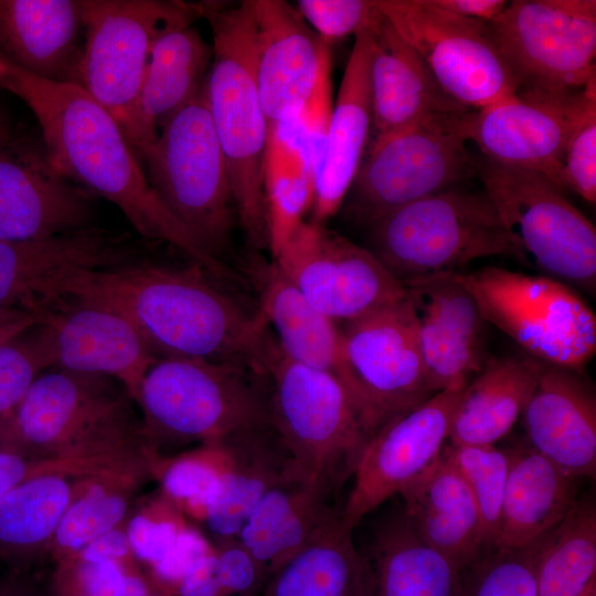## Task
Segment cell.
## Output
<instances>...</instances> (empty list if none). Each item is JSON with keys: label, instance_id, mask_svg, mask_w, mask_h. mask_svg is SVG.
<instances>
[{"label": "cell", "instance_id": "ffe728a7", "mask_svg": "<svg viewBox=\"0 0 596 596\" xmlns=\"http://www.w3.org/2000/svg\"><path fill=\"white\" fill-rule=\"evenodd\" d=\"M91 195L17 136L0 151V242L50 238L89 227Z\"/></svg>", "mask_w": 596, "mask_h": 596}, {"label": "cell", "instance_id": "e0dca14e", "mask_svg": "<svg viewBox=\"0 0 596 596\" xmlns=\"http://www.w3.org/2000/svg\"><path fill=\"white\" fill-rule=\"evenodd\" d=\"M273 260L337 324L360 319L406 295L365 246L323 224L302 222Z\"/></svg>", "mask_w": 596, "mask_h": 596}, {"label": "cell", "instance_id": "9a60e30c", "mask_svg": "<svg viewBox=\"0 0 596 596\" xmlns=\"http://www.w3.org/2000/svg\"><path fill=\"white\" fill-rule=\"evenodd\" d=\"M376 4L458 104L479 109L517 93L487 22L446 12L430 0H376Z\"/></svg>", "mask_w": 596, "mask_h": 596}, {"label": "cell", "instance_id": "11a10c76", "mask_svg": "<svg viewBox=\"0 0 596 596\" xmlns=\"http://www.w3.org/2000/svg\"><path fill=\"white\" fill-rule=\"evenodd\" d=\"M74 555L88 560L110 558L126 561L135 558L125 532V526L115 529L97 538Z\"/></svg>", "mask_w": 596, "mask_h": 596}, {"label": "cell", "instance_id": "f6af8a7d", "mask_svg": "<svg viewBox=\"0 0 596 596\" xmlns=\"http://www.w3.org/2000/svg\"><path fill=\"white\" fill-rule=\"evenodd\" d=\"M52 366L39 323L0 342V417L12 418L33 382Z\"/></svg>", "mask_w": 596, "mask_h": 596}, {"label": "cell", "instance_id": "8d00e7d4", "mask_svg": "<svg viewBox=\"0 0 596 596\" xmlns=\"http://www.w3.org/2000/svg\"><path fill=\"white\" fill-rule=\"evenodd\" d=\"M91 477L43 473L9 491L0 499V554L22 561L46 552L65 512Z\"/></svg>", "mask_w": 596, "mask_h": 596}, {"label": "cell", "instance_id": "484cf974", "mask_svg": "<svg viewBox=\"0 0 596 596\" xmlns=\"http://www.w3.org/2000/svg\"><path fill=\"white\" fill-rule=\"evenodd\" d=\"M82 0H0V56L42 79L78 85Z\"/></svg>", "mask_w": 596, "mask_h": 596}, {"label": "cell", "instance_id": "ee69618b", "mask_svg": "<svg viewBox=\"0 0 596 596\" xmlns=\"http://www.w3.org/2000/svg\"><path fill=\"white\" fill-rule=\"evenodd\" d=\"M221 475V456L214 445L160 459L155 473L163 496L180 511L202 521L220 492Z\"/></svg>", "mask_w": 596, "mask_h": 596}, {"label": "cell", "instance_id": "ac0fdd59", "mask_svg": "<svg viewBox=\"0 0 596 596\" xmlns=\"http://www.w3.org/2000/svg\"><path fill=\"white\" fill-rule=\"evenodd\" d=\"M461 389L435 393L386 423L370 439L342 504V522L349 530L353 531L369 513L398 494L437 460L449 440Z\"/></svg>", "mask_w": 596, "mask_h": 596}, {"label": "cell", "instance_id": "8fae6325", "mask_svg": "<svg viewBox=\"0 0 596 596\" xmlns=\"http://www.w3.org/2000/svg\"><path fill=\"white\" fill-rule=\"evenodd\" d=\"M483 191L529 266L592 292L596 284L594 225L545 175L491 162L476 163Z\"/></svg>", "mask_w": 596, "mask_h": 596}, {"label": "cell", "instance_id": "ba28073f", "mask_svg": "<svg viewBox=\"0 0 596 596\" xmlns=\"http://www.w3.org/2000/svg\"><path fill=\"white\" fill-rule=\"evenodd\" d=\"M85 29L78 85L117 121L135 153L152 142L140 92L156 40L203 18V2L82 0Z\"/></svg>", "mask_w": 596, "mask_h": 596}, {"label": "cell", "instance_id": "5bb4252c", "mask_svg": "<svg viewBox=\"0 0 596 596\" xmlns=\"http://www.w3.org/2000/svg\"><path fill=\"white\" fill-rule=\"evenodd\" d=\"M487 23L517 92L571 94L596 77L595 0H515Z\"/></svg>", "mask_w": 596, "mask_h": 596}, {"label": "cell", "instance_id": "680465c9", "mask_svg": "<svg viewBox=\"0 0 596 596\" xmlns=\"http://www.w3.org/2000/svg\"><path fill=\"white\" fill-rule=\"evenodd\" d=\"M0 596H41V593L25 572L13 568L0 581Z\"/></svg>", "mask_w": 596, "mask_h": 596}, {"label": "cell", "instance_id": "d6986e66", "mask_svg": "<svg viewBox=\"0 0 596 596\" xmlns=\"http://www.w3.org/2000/svg\"><path fill=\"white\" fill-rule=\"evenodd\" d=\"M53 366L118 381L135 401L139 385L158 360L134 324L102 306L55 299L34 311Z\"/></svg>", "mask_w": 596, "mask_h": 596}, {"label": "cell", "instance_id": "e575fe53", "mask_svg": "<svg viewBox=\"0 0 596 596\" xmlns=\"http://www.w3.org/2000/svg\"><path fill=\"white\" fill-rule=\"evenodd\" d=\"M213 58L198 29L170 30L155 42L140 92V114L153 141L160 128L201 91Z\"/></svg>", "mask_w": 596, "mask_h": 596}, {"label": "cell", "instance_id": "d4e9b609", "mask_svg": "<svg viewBox=\"0 0 596 596\" xmlns=\"http://www.w3.org/2000/svg\"><path fill=\"white\" fill-rule=\"evenodd\" d=\"M528 445L568 475L596 473V395L583 370L542 362L522 413Z\"/></svg>", "mask_w": 596, "mask_h": 596}, {"label": "cell", "instance_id": "f907efd6", "mask_svg": "<svg viewBox=\"0 0 596 596\" xmlns=\"http://www.w3.org/2000/svg\"><path fill=\"white\" fill-rule=\"evenodd\" d=\"M214 550L221 596H258L266 577L238 540H219Z\"/></svg>", "mask_w": 596, "mask_h": 596}, {"label": "cell", "instance_id": "9c48e42d", "mask_svg": "<svg viewBox=\"0 0 596 596\" xmlns=\"http://www.w3.org/2000/svg\"><path fill=\"white\" fill-rule=\"evenodd\" d=\"M136 156L167 210L219 259L230 243L236 211L204 84Z\"/></svg>", "mask_w": 596, "mask_h": 596}, {"label": "cell", "instance_id": "9f6ffc18", "mask_svg": "<svg viewBox=\"0 0 596 596\" xmlns=\"http://www.w3.org/2000/svg\"><path fill=\"white\" fill-rule=\"evenodd\" d=\"M430 2L446 12L483 22L494 20L508 4L504 0H430Z\"/></svg>", "mask_w": 596, "mask_h": 596}, {"label": "cell", "instance_id": "30bf717a", "mask_svg": "<svg viewBox=\"0 0 596 596\" xmlns=\"http://www.w3.org/2000/svg\"><path fill=\"white\" fill-rule=\"evenodd\" d=\"M481 316L525 354L583 370L596 352V317L570 285L550 276L486 266L454 273Z\"/></svg>", "mask_w": 596, "mask_h": 596}, {"label": "cell", "instance_id": "94428289", "mask_svg": "<svg viewBox=\"0 0 596 596\" xmlns=\"http://www.w3.org/2000/svg\"><path fill=\"white\" fill-rule=\"evenodd\" d=\"M17 137L12 123L0 104V151L4 149Z\"/></svg>", "mask_w": 596, "mask_h": 596}, {"label": "cell", "instance_id": "6f0895ef", "mask_svg": "<svg viewBox=\"0 0 596 596\" xmlns=\"http://www.w3.org/2000/svg\"><path fill=\"white\" fill-rule=\"evenodd\" d=\"M38 323L36 316L21 308H0V342Z\"/></svg>", "mask_w": 596, "mask_h": 596}, {"label": "cell", "instance_id": "681fc988", "mask_svg": "<svg viewBox=\"0 0 596 596\" xmlns=\"http://www.w3.org/2000/svg\"><path fill=\"white\" fill-rule=\"evenodd\" d=\"M562 187L589 204L596 202V107L587 111L567 141L562 161Z\"/></svg>", "mask_w": 596, "mask_h": 596}, {"label": "cell", "instance_id": "91938a15", "mask_svg": "<svg viewBox=\"0 0 596 596\" xmlns=\"http://www.w3.org/2000/svg\"><path fill=\"white\" fill-rule=\"evenodd\" d=\"M4 448L21 450L14 434L12 418L0 417V449Z\"/></svg>", "mask_w": 596, "mask_h": 596}, {"label": "cell", "instance_id": "d6a6232c", "mask_svg": "<svg viewBox=\"0 0 596 596\" xmlns=\"http://www.w3.org/2000/svg\"><path fill=\"white\" fill-rule=\"evenodd\" d=\"M541 366L525 353L487 358L460 391L448 441L494 445L504 437L522 415Z\"/></svg>", "mask_w": 596, "mask_h": 596}, {"label": "cell", "instance_id": "7dc6e473", "mask_svg": "<svg viewBox=\"0 0 596 596\" xmlns=\"http://www.w3.org/2000/svg\"><path fill=\"white\" fill-rule=\"evenodd\" d=\"M296 9L329 45L364 30L377 29L384 20L376 0H299Z\"/></svg>", "mask_w": 596, "mask_h": 596}, {"label": "cell", "instance_id": "ab89813d", "mask_svg": "<svg viewBox=\"0 0 596 596\" xmlns=\"http://www.w3.org/2000/svg\"><path fill=\"white\" fill-rule=\"evenodd\" d=\"M313 194V170L302 151L274 132L264 159L267 245L275 257L305 222Z\"/></svg>", "mask_w": 596, "mask_h": 596}, {"label": "cell", "instance_id": "7c38bea8", "mask_svg": "<svg viewBox=\"0 0 596 596\" xmlns=\"http://www.w3.org/2000/svg\"><path fill=\"white\" fill-rule=\"evenodd\" d=\"M465 114L425 118L369 142L342 205L348 216L366 226L397 207L460 188L476 172L458 132Z\"/></svg>", "mask_w": 596, "mask_h": 596}, {"label": "cell", "instance_id": "816d5d0a", "mask_svg": "<svg viewBox=\"0 0 596 596\" xmlns=\"http://www.w3.org/2000/svg\"><path fill=\"white\" fill-rule=\"evenodd\" d=\"M213 549L201 532L184 525L168 553L149 567L148 577L153 590L173 596L178 583L192 563Z\"/></svg>", "mask_w": 596, "mask_h": 596}, {"label": "cell", "instance_id": "83f0119b", "mask_svg": "<svg viewBox=\"0 0 596 596\" xmlns=\"http://www.w3.org/2000/svg\"><path fill=\"white\" fill-rule=\"evenodd\" d=\"M398 494L402 511L416 533L460 573L487 552L472 492L444 448L437 460Z\"/></svg>", "mask_w": 596, "mask_h": 596}, {"label": "cell", "instance_id": "277c9868", "mask_svg": "<svg viewBox=\"0 0 596 596\" xmlns=\"http://www.w3.org/2000/svg\"><path fill=\"white\" fill-rule=\"evenodd\" d=\"M212 30L213 58L204 87L226 161L236 217L253 248L267 245L264 159L268 127L256 79L252 0L203 2Z\"/></svg>", "mask_w": 596, "mask_h": 596}, {"label": "cell", "instance_id": "be15d7a7", "mask_svg": "<svg viewBox=\"0 0 596 596\" xmlns=\"http://www.w3.org/2000/svg\"><path fill=\"white\" fill-rule=\"evenodd\" d=\"M148 596H168V595H164V594H161V593H157V592H152V593L149 594Z\"/></svg>", "mask_w": 596, "mask_h": 596}, {"label": "cell", "instance_id": "4316f807", "mask_svg": "<svg viewBox=\"0 0 596 596\" xmlns=\"http://www.w3.org/2000/svg\"><path fill=\"white\" fill-rule=\"evenodd\" d=\"M370 85L369 142L425 118L470 110L445 93L422 57L385 18L375 32Z\"/></svg>", "mask_w": 596, "mask_h": 596}, {"label": "cell", "instance_id": "6125c7cd", "mask_svg": "<svg viewBox=\"0 0 596 596\" xmlns=\"http://www.w3.org/2000/svg\"><path fill=\"white\" fill-rule=\"evenodd\" d=\"M582 596H596V581H593Z\"/></svg>", "mask_w": 596, "mask_h": 596}, {"label": "cell", "instance_id": "db71d44e", "mask_svg": "<svg viewBox=\"0 0 596 596\" xmlns=\"http://www.w3.org/2000/svg\"><path fill=\"white\" fill-rule=\"evenodd\" d=\"M173 596H221L214 549L192 563L178 583Z\"/></svg>", "mask_w": 596, "mask_h": 596}, {"label": "cell", "instance_id": "836d02e7", "mask_svg": "<svg viewBox=\"0 0 596 596\" xmlns=\"http://www.w3.org/2000/svg\"><path fill=\"white\" fill-rule=\"evenodd\" d=\"M251 275L258 311L275 331L281 351L291 360L337 375L341 329L317 310L272 259L254 258Z\"/></svg>", "mask_w": 596, "mask_h": 596}, {"label": "cell", "instance_id": "b9f144b4", "mask_svg": "<svg viewBox=\"0 0 596 596\" xmlns=\"http://www.w3.org/2000/svg\"><path fill=\"white\" fill-rule=\"evenodd\" d=\"M549 533L521 547L483 553L461 572L459 596H536V567Z\"/></svg>", "mask_w": 596, "mask_h": 596}, {"label": "cell", "instance_id": "bcb514c9", "mask_svg": "<svg viewBox=\"0 0 596 596\" xmlns=\"http://www.w3.org/2000/svg\"><path fill=\"white\" fill-rule=\"evenodd\" d=\"M330 47L327 44L323 50L317 83L298 117L290 124L279 126L273 131L302 151L313 170V174L326 140L333 106Z\"/></svg>", "mask_w": 596, "mask_h": 596}, {"label": "cell", "instance_id": "4fadbf2b", "mask_svg": "<svg viewBox=\"0 0 596 596\" xmlns=\"http://www.w3.org/2000/svg\"><path fill=\"white\" fill-rule=\"evenodd\" d=\"M340 329L337 376L361 412L372 437L386 423L434 395L407 292Z\"/></svg>", "mask_w": 596, "mask_h": 596}, {"label": "cell", "instance_id": "c3c4849f", "mask_svg": "<svg viewBox=\"0 0 596 596\" xmlns=\"http://www.w3.org/2000/svg\"><path fill=\"white\" fill-rule=\"evenodd\" d=\"M180 512L163 496L161 501L129 517L125 532L136 561L151 567L168 553L185 525Z\"/></svg>", "mask_w": 596, "mask_h": 596}, {"label": "cell", "instance_id": "60d3db41", "mask_svg": "<svg viewBox=\"0 0 596 596\" xmlns=\"http://www.w3.org/2000/svg\"><path fill=\"white\" fill-rule=\"evenodd\" d=\"M444 449L470 488L477 503L487 551L496 547L508 470V449L494 445H454Z\"/></svg>", "mask_w": 596, "mask_h": 596}, {"label": "cell", "instance_id": "f35d334b", "mask_svg": "<svg viewBox=\"0 0 596 596\" xmlns=\"http://www.w3.org/2000/svg\"><path fill=\"white\" fill-rule=\"evenodd\" d=\"M596 581V507L579 498L549 533L536 567V596H582Z\"/></svg>", "mask_w": 596, "mask_h": 596}, {"label": "cell", "instance_id": "7bdbcfd3", "mask_svg": "<svg viewBox=\"0 0 596 596\" xmlns=\"http://www.w3.org/2000/svg\"><path fill=\"white\" fill-rule=\"evenodd\" d=\"M136 558L88 560L78 555L56 562L52 596H148L153 590Z\"/></svg>", "mask_w": 596, "mask_h": 596}, {"label": "cell", "instance_id": "f546056e", "mask_svg": "<svg viewBox=\"0 0 596 596\" xmlns=\"http://www.w3.org/2000/svg\"><path fill=\"white\" fill-rule=\"evenodd\" d=\"M221 488L204 522L216 540L234 539L260 498L276 485L300 477L273 424L222 440Z\"/></svg>", "mask_w": 596, "mask_h": 596}, {"label": "cell", "instance_id": "6da1fadb", "mask_svg": "<svg viewBox=\"0 0 596 596\" xmlns=\"http://www.w3.org/2000/svg\"><path fill=\"white\" fill-rule=\"evenodd\" d=\"M211 276L196 263L177 267L143 256L75 272L53 288L49 300L88 302L124 316L158 359L230 362L262 372L273 337L269 326Z\"/></svg>", "mask_w": 596, "mask_h": 596}, {"label": "cell", "instance_id": "603a6c76", "mask_svg": "<svg viewBox=\"0 0 596 596\" xmlns=\"http://www.w3.org/2000/svg\"><path fill=\"white\" fill-rule=\"evenodd\" d=\"M137 245L98 228L26 242H0V308L34 313L65 277L142 257Z\"/></svg>", "mask_w": 596, "mask_h": 596}, {"label": "cell", "instance_id": "f1b7e54d", "mask_svg": "<svg viewBox=\"0 0 596 596\" xmlns=\"http://www.w3.org/2000/svg\"><path fill=\"white\" fill-rule=\"evenodd\" d=\"M336 501L315 483L292 477L260 498L236 539L267 579L342 518Z\"/></svg>", "mask_w": 596, "mask_h": 596}, {"label": "cell", "instance_id": "3957f363", "mask_svg": "<svg viewBox=\"0 0 596 596\" xmlns=\"http://www.w3.org/2000/svg\"><path fill=\"white\" fill-rule=\"evenodd\" d=\"M115 379L58 369L39 375L12 416L21 450L97 472L150 468L155 454Z\"/></svg>", "mask_w": 596, "mask_h": 596}, {"label": "cell", "instance_id": "44dd1931", "mask_svg": "<svg viewBox=\"0 0 596 596\" xmlns=\"http://www.w3.org/2000/svg\"><path fill=\"white\" fill-rule=\"evenodd\" d=\"M252 10L256 79L269 136L300 114L317 83L327 43L286 1L252 0Z\"/></svg>", "mask_w": 596, "mask_h": 596}, {"label": "cell", "instance_id": "8992f818", "mask_svg": "<svg viewBox=\"0 0 596 596\" xmlns=\"http://www.w3.org/2000/svg\"><path fill=\"white\" fill-rule=\"evenodd\" d=\"M365 246L402 285L457 273L479 258L529 266L485 191L449 189L397 207L365 226Z\"/></svg>", "mask_w": 596, "mask_h": 596}, {"label": "cell", "instance_id": "74e56055", "mask_svg": "<svg viewBox=\"0 0 596 596\" xmlns=\"http://www.w3.org/2000/svg\"><path fill=\"white\" fill-rule=\"evenodd\" d=\"M152 470H115L91 477L65 512L47 547L55 562L79 552L102 535L125 526L137 493ZM46 551V552H47Z\"/></svg>", "mask_w": 596, "mask_h": 596}, {"label": "cell", "instance_id": "4dcf8cb0", "mask_svg": "<svg viewBox=\"0 0 596 596\" xmlns=\"http://www.w3.org/2000/svg\"><path fill=\"white\" fill-rule=\"evenodd\" d=\"M359 552L365 566L368 596L460 595L461 573L421 539L403 511L382 521L364 551Z\"/></svg>", "mask_w": 596, "mask_h": 596}, {"label": "cell", "instance_id": "2e32d148", "mask_svg": "<svg viewBox=\"0 0 596 596\" xmlns=\"http://www.w3.org/2000/svg\"><path fill=\"white\" fill-rule=\"evenodd\" d=\"M596 107V77L575 93L553 95L518 91L492 105L471 109L458 132L477 145L483 158L545 175L562 191L567 141L587 111Z\"/></svg>", "mask_w": 596, "mask_h": 596}, {"label": "cell", "instance_id": "f5cc1de1", "mask_svg": "<svg viewBox=\"0 0 596 596\" xmlns=\"http://www.w3.org/2000/svg\"><path fill=\"white\" fill-rule=\"evenodd\" d=\"M50 472L87 473L83 465L71 460L33 456L14 448L0 449V499L22 482Z\"/></svg>", "mask_w": 596, "mask_h": 596}, {"label": "cell", "instance_id": "1f68e13d", "mask_svg": "<svg viewBox=\"0 0 596 596\" xmlns=\"http://www.w3.org/2000/svg\"><path fill=\"white\" fill-rule=\"evenodd\" d=\"M509 470L496 547H521L552 531L577 500L575 477L528 444L508 449Z\"/></svg>", "mask_w": 596, "mask_h": 596}, {"label": "cell", "instance_id": "cb8c5ba5", "mask_svg": "<svg viewBox=\"0 0 596 596\" xmlns=\"http://www.w3.org/2000/svg\"><path fill=\"white\" fill-rule=\"evenodd\" d=\"M377 29H368L354 36L332 106L313 174L309 221L317 224L324 225L341 210L369 145L372 126L370 64Z\"/></svg>", "mask_w": 596, "mask_h": 596}, {"label": "cell", "instance_id": "5b68a950", "mask_svg": "<svg viewBox=\"0 0 596 596\" xmlns=\"http://www.w3.org/2000/svg\"><path fill=\"white\" fill-rule=\"evenodd\" d=\"M157 456L189 444L211 446L272 425L267 376L253 368L199 359H158L135 401Z\"/></svg>", "mask_w": 596, "mask_h": 596}, {"label": "cell", "instance_id": "7a4b0ae2", "mask_svg": "<svg viewBox=\"0 0 596 596\" xmlns=\"http://www.w3.org/2000/svg\"><path fill=\"white\" fill-rule=\"evenodd\" d=\"M0 86L35 115L55 170L114 203L145 241L170 244L215 278L226 276L159 200L117 121L83 87L42 79L1 56Z\"/></svg>", "mask_w": 596, "mask_h": 596}, {"label": "cell", "instance_id": "7402d4cb", "mask_svg": "<svg viewBox=\"0 0 596 596\" xmlns=\"http://www.w3.org/2000/svg\"><path fill=\"white\" fill-rule=\"evenodd\" d=\"M453 274L403 286L415 311L427 381L434 394L464 387L487 360V322Z\"/></svg>", "mask_w": 596, "mask_h": 596}, {"label": "cell", "instance_id": "d590c367", "mask_svg": "<svg viewBox=\"0 0 596 596\" xmlns=\"http://www.w3.org/2000/svg\"><path fill=\"white\" fill-rule=\"evenodd\" d=\"M342 518L264 583L258 596H368L363 558Z\"/></svg>", "mask_w": 596, "mask_h": 596}, {"label": "cell", "instance_id": "52a82bcc", "mask_svg": "<svg viewBox=\"0 0 596 596\" xmlns=\"http://www.w3.org/2000/svg\"><path fill=\"white\" fill-rule=\"evenodd\" d=\"M274 428L298 475L338 498L372 438L339 377L288 358L273 337L263 363Z\"/></svg>", "mask_w": 596, "mask_h": 596}]
</instances>
